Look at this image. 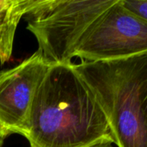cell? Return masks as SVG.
<instances>
[{"label":"cell","mask_w":147,"mask_h":147,"mask_svg":"<svg viewBox=\"0 0 147 147\" xmlns=\"http://www.w3.org/2000/svg\"><path fill=\"white\" fill-rule=\"evenodd\" d=\"M30 147H90L114 140L89 87L69 65H51L31 105L27 134Z\"/></svg>","instance_id":"6da1fadb"},{"label":"cell","mask_w":147,"mask_h":147,"mask_svg":"<svg viewBox=\"0 0 147 147\" xmlns=\"http://www.w3.org/2000/svg\"><path fill=\"white\" fill-rule=\"evenodd\" d=\"M72 66L103 112L114 144L147 147V53L115 60L72 63Z\"/></svg>","instance_id":"7a4b0ae2"},{"label":"cell","mask_w":147,"mask_h":147,"mask_svg":"<svg viewBox=\"0 0 147 147\" xmlns=\"http://www.w3.org/2000/svg\"><path fill=\"white\" fill-rule=\"evenodd\" d=\"M116 0H34L23 16L37 52L50 65H69L84 33Z\"/></svg>","instance_id":"3957f363"},{"label":"cell","mask_w":147,"mask_h":147,"mask_svg":"<svg viewBox=\"0 0 147 147\" xmlns=\"http://www.w3.org/2000/svg\"><path fill=\"white\" fill-rule=\"evenodd\" d=\"M147 53V21L127 9L123 0L107 9L84 33L73 58L81 62L115 60Z\"/></svg>","instance_id":"277c9868"},{"label":"cell","mask_w":147,"mask_h":147,"mask_svg":"<svg viewBox=\"0 0 147 147\" xmlns=\"http://www.w3.org/2000/svg\"><path fill=\"white\" fill-rule=\"evenodd\" d=\"M50 66L36 51L16 67L0 71V127L7 137L26 136L34 94Z\"/></svg>","instance_id":"5b68a950"},{"label":"cell","mask_w":147,"mask_h":147,"mask_svg":"<svg viewBox=\"0 0 147 147\" xmlns=\"http://www.w3.org/2000/svg\"><path fill=\"white\" fill-rule=\"evenodd\" d=\"M34 0H0V62L10 59L17 25Z\"/></svg>","instance_id":"8992f818"},{"label":"cell","mask_w":147,"mask_h":147,"mask_svg":"<svg viewBox=\"0 0 147 147\" xmlns=\"http://www.w3.org/2000/svg\"><path fill=\"white\" fill-rule=\"evenodd\" d=\"M125 6L147 21V0H123Z\"/></svg>","instance_id":"52a82bcc"},{"label":"cell","mask_w":147,"mask_h":147,"mask_svg":"<svg viewBox=\"0 0 147 147\" xmlns=\"http://www.w3.org/2000/svg\"><path fill=\"white\" fill-rule=\"evenodd\" d=\"M113 143L111 142H101V143H98V144H96L94 146L90 147H114L113 146Z\"/></svg>","instance_id":"ba28073f"},{"label":"cell","mask_w":147,"mask_h":147,"mask_svg":"<svg viewBox=\"0 0 147 147\" xmlns=\"http://www.w3.org/2000/svg\"><path fill=\"white\" fill-rule=\"evenodd\" d=\"M7 136L5 135V134L3 133V131L2 130L1 127H0V147H3V141H4V139L6 138Z\"/></svg>","instance_id":"9c48e42d"},{"label":"cell","mask_w":147,"mask_h":147,"mask_svg":"<svg viewBox=\"0 0 147 147\" xmlns=\"http://www.w3.org/2000/svg\"><path fill=\"white\" fill-rule=\"evenodd\" d=\"M144 112H145V115H146V119L147 121V88L146 94H145V97H144Z\"/></svg>","instance_id":"30bf717a"}]
</instances>
